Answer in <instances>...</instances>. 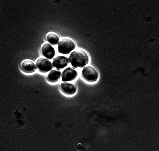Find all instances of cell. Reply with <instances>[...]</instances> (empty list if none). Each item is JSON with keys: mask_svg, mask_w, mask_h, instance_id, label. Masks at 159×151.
Segmentation results:
<instances>
[{"mask_svg": "<svg viewBox=\"0 0 159 151\" xmlns=\"http://www.w3.org/2000/svg\"><path fill=\"white\" fill-rule=\"evenodd\" d=\"M69 60L73 67L80 68L88 63L89 58L88 54L85 51L77 49L73 51L70 53Z\"/></svg>", "mask_w": 159, "mask_h": 151, "instance_id": "6da1fadb", "label": "cell"}, {"mask_svg": "<svg viewBox=\"0 0 159 151\" xmlns=\"http://www.w3.org/2000/svg\"><path fill=\"white\" fill-rule=\"evenodd\" d=\"M75 48L74 41L69 38H64L61 39L58 44V52L64 54H69Z\"/></svg>", "mask_w": 159, "mask_h": 151, "instance_id": "7a4b0ae2", "label": "cell"}, {"mask_svg": "<svg viewBox=\"0 0 159 151\" xmlns=\"http://www.w3.org/2000/svg\"><path fill=\"white\" fill-rule=\"evenodd\" d=\"M82 73L84 79L89 82H95L98 78L97 71L94 67L91 66H84Z\"/></svg>", "mask_w": 159, "mask_h": 151, "instance_id": "3957f363", "label": "cell"}, {"mask_svg": "<svg viewBox=\"0 0 159 151\" xmlns=\"http://www.w3.org/2000/svg\"><path fill=\"white\" fill-rule=\"evenodd\" d=\"M36 65L39 70L44 72L49 71L53 67L51 62L47 58H44L38 59L36 62Z\"/></svg>", "mask_w": 159, "mask_h": 151, "instance_id": "277c9868", "label": "cell"}, {"mask_svg": "<svg viewBox=\"0 0 159 151\" xmlns=\"http://www.w3.org/2000/svg\"><path fill=\"white\" fill-rule=\"evenodd\" d=\"M78 72L74 68L68 67L65 68L62 74L63 81H70L74 80L77 76Z\"/></svg>", "mask_w": 159, "mask_h": 151, "instance_id": "5b68a950", "label": "cell"}, {"mask_svg": "<svg viewBox=\"0 0 159 151\" xmlns=\"http://www.w3.org/2000/svg\"><path fill=\"white\" fill-rule=\"evenodd\" d=\"M41 51L43 56L49 59L53 58L56 55L54 48L49 43H45L43 44Z\"/></svg>", "mask_w": 159, "mask_h": 151, "instance_id": "8992f818", "label": "cell"}, {"mask_svg": "<svg viewBox=\"0 0 159 151\" xmlns=\"http://www.w3.org/2000/svg\"><path fill=\"white\" fill-rule=\"evenodd\" d=\"M69 63L68 58L64 56H58L52 61L53 66L57 69H63L67 66Z\"/></svg>", "mask_w": 159, "mask_h": 151, "instance_id": "52a82bcc", "label": "cell"}, {"mask_svg": "<svg viewBox=\"0 0 159 151\" xmlns=\"http://www.w3.org/2000/svg\"><path fill=\"white\" fill-rule=\"evenodd\" d=\"M61 87L63 92L68 94H73L76 93L77 90L74 85L68 82H63L61 85Z\"/></svg>", "mask_w": 159, "mask_h": 151, "instance_id": "ba28073f", "label": "cell"}, {"mask_svg": "<svg viewBox=\"0 0 159 151\" xmlns=\"http://www.w3.org/2000/svg\"><path fill=\"white\" fill-rule=\"evenodd\" d=\"M21 66L23 70L27 72H32L36 69L34 62L30 60L24 61L22 62Z\"/></svg>", "mask_w": 159, "mask_h": 151, "instance_id": "9c48e42d", "label": "cell"}, {"mask_svg": "<svg viewBox=\"0 0 159 151\" xmlns=\"http://www.w3.org/2000/svg\"><path fill=\"white\" fill-rule=\"evenodd\" d=\"M61 72L58 70H53L51 71L48 76V80L51 82L57 81L60 78Z\"/></svg>", "mask_w": 159, "mask_h": 151, "instance_id": "30bf717a", "label": "cell"}, {"mask_svg": "<svg viewBox=\"0 0 159 151\" xmlns=\"http://www.w3.org/2000/svg\"><path fill=\"white\" fill-rule=\"evenodd\" d=\"M46 39L48 42L52 45H56L59 42V37L56 33H50L47 34Z\"/></svg>", "mask_w": 159, "mask_h": 151, "instance_id": "8fae6325", "label": "cell"}]
</instances>
